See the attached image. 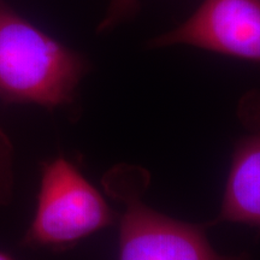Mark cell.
I'll return each mask as SVG.
<instances>
[{
    "mask_svg": "<svg viewBox=\"0 0 260 260\" xmlns=\"http://www.w3.org/2000/svg\"><path fill=\"white\" fill-rule=\"evenodd\" d=\"M174 45L260 61V0H204L186 22L151 40L148 46Z\"/></svg>",
    "mask_w": 260,
    "mask_h": 260,
    "instance_id": "cell-4",
    "label": "cell"
},
{
    "mask_svg": "<svg viewBox=\"0 0 260 260\" xmlns=\"http://www.w3.org/2000/svg\"><path fill=\"white\" fill-rule=\"evenodd\" d=\"M12 189V147L8 136L0 129V205L11 197Z\"/></svg>",
    "mask_w": 260,
    "mask_h": 260,
    "instance_id": "cell-6",
    "label": "cell"
},
{
    "mask_svg": "<svg viewBox=\"0 0 260 260\" xmlns=\"http://www.w3.org/2000/svg\"><path fill=\"white\" fill-rule=\"evenodd\" d=\"M105 189L124 204L119 260H252L222 255L211 247L203 228L172 219L147 206L142 194L148 175L136 167H117L105 176Z\"/></svg>",
    "mask_w": 260,
    "mask_h": 260,
    "instance_id": "cell-2",
    "label": "cell"
},
{
    "mask_svg": "<svg viewBox=\"0 0 260 260\" xmlns=\"http://www.w3.org/2000/svg\"><path fill=\"white\" fill-rule=\"evenodd\" d=\"M113 222L115 213L103 195L71 162L57 158L42 170L37 212L25 241L63 249Z\"/></svg>",
    "mask_w": 260,
    "mask_h": 260,
    "instance_id": "cell-3",
    "label": "cell"
},
{
    "mask_svg": "<svg viewBox=\"0 0 260 260\" xmlns=\"http://www.w3.org/2000/svg\"><path fill=\"white\" fill-rule=\"evenodd\" d=\"M86 71L84 58L0 0V98L48 109L67 105Z\"/></svg>",
    "mask_w": 260,
    "mask_h": 260,
    "instance_id": "cell-1",
    "label": "cell"
},
{
    "mask_svg": "<svg viewBox=\"0 0 260 260\" xmlns=\"http://www.w3.org/2000/svg\"><path fill=\"white\" fill-rule=\"evenodd\" d=\"M138 9V0H111L105 18L99 25V30L112 29L117 24L132 17Z\"/></svg>",
    "mask_w": 260,
    "mask_h": 260,
    "instance_id": "cell-7",
    "label": "cell"
},
{
    "mask_svg": "<svg viewBox=\"0 0 260 260\" xmlns=\"http://www.w3.org/2000/svg\"><path fill=\"white\" fill-rule=\"evenodd\" d=\"M237 116L246 134L237 141L216 222H234L260 228V90L241 98Z\"/></svg>",
    "mask_w": 260,
    "mask_h": 260,
    "instance_id": "cell-5",
    "label": "cell"
},
{
    "mask_svg": "<svg viewBox=\"0 0 260 260\" xmlns=\"http://www.w3.org/2000/svg\"><path fill=\"white\" fill-rule=\"evenodd\" d=\"M0 260H14V259H11L9 255H6L4 253L0 252Z\"/></svg>",
    "mask_w": 260,
    "mask_h": 260,
    "instance_id": "cell-8",
    "label": "cell"
}]
</instances>
